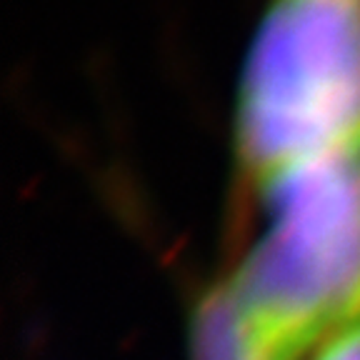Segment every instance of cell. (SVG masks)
Instances as JSON below:
<instances>
[{
  "label": "cell",
  "instance_id": "cell-4",
  "mask_svg": "<svg viewBox=\"0 0 360 360\" xmlns=\"http://www.w3.org/2000/svg\"><path fill=\"white\" fill-rule=\"evenodd\" d=\"M315 360H360V323L323 343Z\"/></svg>",
  "mask_w": 360,
  "mask_h": 360
},
{
  "label": "cell",
  "instance_id": "cell-1",
  "mask_svg": "<svg viewBox=\"0 0 360 360\" xmlns=\"http://www.w3.org/2000/svg\"><path fill=\"white\" fill-rule=\"evenodd\" d=\"M228 288L258 338L298 360L360 323V148L240 183Z\"/></svg>",
  "mask_w": 360,
  "mask_h": 360
},
{
  "label": "cell",
  "instance_id": "cell-2",
  "mask_svg": "<svg viewBox=\"0 0 360 360\" xmlns=\"http://www.w3.org/2000/svg\"><path fill=\"white\" fill-rule=\"evenodd\" d=\"M360 148V0H270L240 73V183Z\"/></svg>",
  "mask_w": 360,
  "mask_h": 360
},
{
  "label": "cell",
  "instance_id": "cell-3",
  "mask_svg": "<svg viewBox=\"0 0 360 360\" xmlns=\"http://www.w3.org/2000/svg\"><path fill=\"white\" fill-rule=\"evenodd\" d=\"M191 360H285L258 338L228 283L200 292L188 318Z\"/></svg>",
  "mask_w": 360,
  "mask_h": 360
}]
</instances>
